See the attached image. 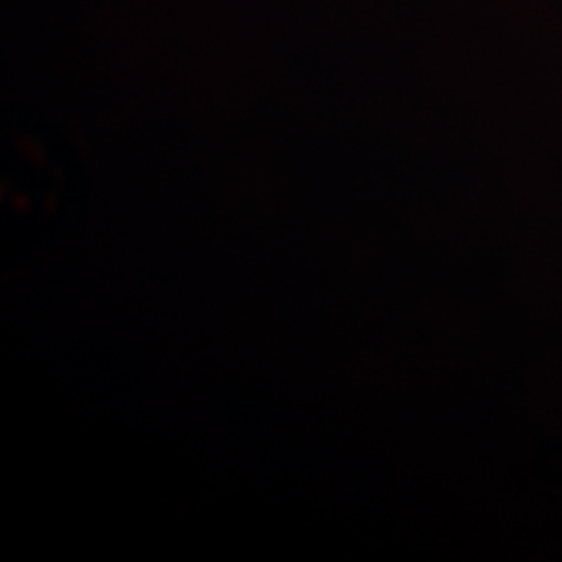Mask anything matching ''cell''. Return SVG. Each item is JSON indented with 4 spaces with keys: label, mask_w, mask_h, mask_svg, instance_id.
<instances>
[]
</instances>
